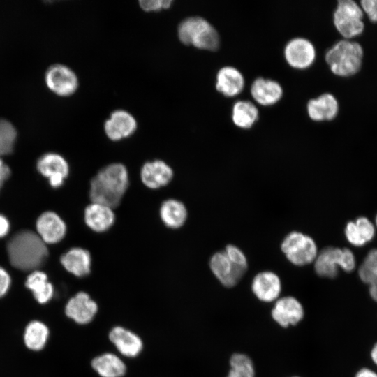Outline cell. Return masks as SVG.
<instances>
[{
  "mask_svg": "<svg viewBox=\"0 0 377 377\" xmlns=\"http://www.w3.org/2000/svg\"><path fill=\"white\" fill-rule=\"evenodd\" d=\"M129 186L126 167L121 163H110L102 168L90 181L89 198L114 208L117 207Z\"/></svg>",
  "mask_w": 377,
  "mask_h": 377,
  "instance_id": "6da1fadb",
  "label": "cell"
},
{
  "mask_svg": "<svg viewBox=\"0 0 377 377\" xmlns=\"http://www.w3.org/2000/svg\"><path fill=\"white\" fill-rule=\"evenodd\" d=\"M10 264L22 271H34L42 266L48 257L46 244L30 230L15 233L7 243Z\"/></svg>",
  "mask_w": 377,
  "mask_h": 377,
  "instance_id": "7a4b0ae2",
  "label": "cell"
},
{
  "mask_svg": "<svg viewBox=\"0 0 377 377\" xmlns=\"http://www.w3.org/2000/svg\"><path fill=\"white\" fill-rule=\"evenodd\" d=\"M177 35L183 44L201 50L214 51L220 44L217 31L207 20L199 16L184 19L179 24Z\"/></svg>",
  "mask_w": 377,
  "mask_h": 377,
  "instance_id": "3957f363",
  "label": "cell"
},
{
  "mask_svg": "<svg viewBox=\"0 0 377 377\" xmlns=\"http://www.w3.org/2000/svg\"><path fill=\"white\" fill-rule=\"evenodd\" d=\"M362 58L361 45L348 40H339L325 54V61L331 71L341 77H349L359 72Z\"/></svg>",
  "mask_w": 377,
  "mask_h": 377,
  "instance_id": "277c9868",
  "label": "cell"
},
{
  "mask_svg": "<svg viewBox=\"0 0 377 377\" xmlns=\"http://www.w3.org/2000/svg\"><path fill=\"white\" fill-rule=\"evenodd\" d=\"M313 263L316 273L326 278H334L339 267L345 272H351L355 267V256L346 248L327 246L318 251Z\"/></svg>",
  "mask_w": 377,
  "mask_h": 377,
  "instance_id": "5b68a950",
  "label": "cell"
},
{
  "mask_svg": "<svg viewBox=\"0 0 377 377\" xmlns=\"http://www.w3.org/2000/svg\"><path fill=\"white\" fill-rule=\"evenodd\" d=\"M281 249L288 261L297 266L313 263L318 253L314 239L298 231H293L285 237Z\"/></svg>",
  "mask_w": 377,
  "mask_h": 377,
  "instance_id": "8992f818",
  "label": "cell"
},
{
  "mask_svg": "<svg viewBox=\"0 0 377 377\" xmlns=\"http://www.w3.org/2000/svg\"><path fill=\"white\" fill-rule=\"evenodd\" d=\"M363 12L353 0H339L333 14V22L339 34L351 38L363 32Z\"/></svg>",
  "mask_w": 377,
  "mask_h": 377,
  "instance_id": "52a82bcc",
  "label": "cell"
},
{
  "mask_svg": "<svg viewBox=\"0 0 377 377\" xmlns=\"http://www.w3.org/2000/svg\"><path fill=\"white\" fill-rule=\"evenodd\" d=\"M47 87L54 94L67 97L73 95L78 89L79 80L70 67L62 64L50 66L45 73Z\"/></svg>",
  "mask_w": 377,
  "mask_h": 377,
  "instance_id": "ba28073f",
  "label": "cell"
},
{
  "mask_svg": "<svg viewBox=\"0 0 377 377\" xmlns=\"http://www.w3.org/2000/svg\"><path fill=\"white\" fill-rule=\"evenodd\" d=\"M36 168L43 177L48 179L54 188L61 186L69 173L67 161L61 155L54 152L42 155L37 161Z\"/></svg>",
  "mask_w": 377,
  "mask_h": 377,
  "instance_id": "9c48e42d",
  "label": "cell"
},
{
  "mask_svg": "<svg viewBox=\"0 0 377 377\" xmlns=\"http://www.w3.org/2000/svg\"><path fill=\"white\" fill-rule=\"evenodd\" d=\"M209 267L215 277L225 287L236 286L246 269L232 263L224 251L214 253L209 260Z\"/></svg>",
  "mask_w": 377,
  "mask_h": 377,
  "instance_id": "30bf717a",
  "label": "cell"
},
{
  "mask_svg": "<svg viewBox=\"0 0 377 377\" xmlns=\"http://www.w3.org/2000/svg\"><path fill=\"white\" fill-rule=\"evenodd\" d=\"M98 306L91 296L80 291L71 297L65 306V314L67 317L80 325L91 323L98 312Z\"/></svg>",
  "mask_w": 377,
  "mask_h": 377,
  "instance_id": "8fae6325",
  "label": "cell"
},
{
  "mask_svg": "<svg viewBox=\"0 0 377 377\" xmlns=\"http://www.w3.org/2000/svg\"><path fill=\"white\" fill-rule=\"evenodd\" d=\"M271 316L277 324L286 328L300 323L304 318V310L297 299L286 296L275 301Z\"/></svg>",
  "mask_w": 377,
  "mask_h": 377,
  "instance_id": "7c38bea8",
  "label": "cell"
},
{
  "mask_svg": "<svg viewBox=\"0 0 377 377\" xmlns=\"http://www.w3.org/2000/svg\"><path fill=\"white\" fill-rule=\"evenodd\" d=\"M137 127V121L129 112L117 110L106 119L103 129L110 140L119 141L132 135Z\"/></svg>",
  "mask_w": 377,
  "mask_h": 377,
  "instance_id": "4fadbf2b",
  "label": "cell"
},
{
  "mask_svg": "<svg viewBox=\"0 0 377 377\" xmlns=\"http://www.w3.org/2000/svg\"><path fill=\"white\" fill-rule=\"evenodd\" d=\"M284 56L288 64L295 68L309 67L315 60L316 50L313 45L304 38L290 40L284 49Z\"/></svg>",
  "mask_w": 377,
  "mask_h": 377,
  "instance_id": "5bb4252c",
  "label": "cell"
},
{
  "mask_svg": "<svg viewBox=\"0 0 377 377\" xmlns=\"http://www.w3.org/2000/svg\"><path fill=\"white\" fill-rule=\"evenodd\" d=\"M173 176L172 168L160 159L147 161L140 169L141 181L150 189H158L167 186L172 181Z\"/></svg>",
  "mask_w": 377,
  "mask_h": 377,
  "instance_id": "9a60e30c",
  "label": "cell"
},
{
  "mask_svg": "<svg viewBox=\"0 0 377 377\" xmlns=\"http://www.w3.org/2000/svg\"><path fill=\"white\" fill-rule=\"evenodd\" d=\"M108 337L122 356L133 358L138 356L142 350L143 342L140 336L124 327H112Z\"/></svg>",
  "mask_w": 377,
  "mask_h": 377,
  "instance_id": "2e32d148",
  "label": "cell"
},
{
  "mask_svg": "<svg viewBox=\"0 0 377 377\" xmlns=\"http://www.w3.org/2000/svg\"><path fill=\"white\" fill-rule=\"evenodd\" d=\"M37 234L45 243L53 244L61 241L66 234V225L54 212L43 213L36 221Z\"/></svg>",
  "mask_w": 377,
  "mask_h": 377,
  "instance_id": "e0dca14e",
  "label": "cell"
},
{
  "mask_svg": "<svg viewBox=\"0 0 377 377\" xmlns=\"http://www.w3.org/2000/svg\"><path fill=\"white\" fill-rule=\"evenodd\" d=\"M251 290L254 295L264 302H272L279 298L281 281L279 276L271 271L258 273L251 282Z\"/></svg>",
  "mask_w": 377,
  "mask_h": 377,
  "instance_id": "ac0fdd59",
  "label": "cell"
},
{
  "mask_svg": "<svg viewBox=\"0 0 377 377\" xmlns=\"http://www.w3.org/2000/svg\"><path fill=\"white\" fill-rule=\"evenodd\" d=\"M113 208L106 205L91 202L84 212V220L92 231L101 233L110 230L115 222Z\"/></svg>",
  "mask_w": 377,
  "mask_h": 377,
  "instance_id": "d6986e66",
  "label": "cell"
},
{
  "mask_svg": "<svg viewBox=\"0 0 377 377\" xmlns=\"http://www.w3.org/2000/svg\"><path fill=\"white\" fill-rule=\"evenodd\" d=\"M64 268L76 277L89 275L91 269V256L89 251L82 247H73L60 258Z\"/></svg>",
  "mask_w": 377,
  "mask_h": 377,
  "instance_id": "ffe728a7",
  "label": "cell"
},
{
  "mask_svg": "<svg viewBox=\"0 0 377 377\" xmlns=\"http://www.w3.org/2000/svg\"><path fill=\"white\" fill-rule=\"evenodd\" d=\"M251 94L257 103L268 106L281 98L283 89L280 84L274 80L258 77L251 85Z\"/></svg>",
  "mask_w": 377,
  "mask_h": 377,
  "instance_id": "44dd1931",
  "label": "cell"
},
{
  "mask_svg": "<svg viewBox=\"0 0 377 377\" xmlns=\"http://www.w3.org/2000/svg\"><path fill=\"white\" fill-rule=\"evenodd\" d=\"M338 110L339 105L337 99L329 93L311 99L307 104L309 117L316 121H330L334 119Z\"/></svg>",
  "mask_w": 377,
  "mask_h": 377,
  "instance_id": "7402d4cb",
  "label": "cell"
},
{
  "mask_svg": "<svg viewBox=\"0 0 377 377\" xmlns=\"http://www.w3.org/2000/svg\"><path fill=\"white\" fill-rule=\"evenodd\" d=\"M244 78L239 70L232 66L221 68L217 73L216 89L226 96H235L242 92Z\"/></svg>",
  "mask_w": 377,
  "mask_h": 377,
  "instance_id": "603a6c76",
  "label": "cell"
},
{
  "mask_svg": "<svg viewBox=\"0 0 377 377\" xmlns=\"http://www.w3.org/2000/svg\"><path fill=\"white\" fill-rule=\"evenodd\" d=\"M92 369L101 377H123L126 373L124 362L116 354L104 353L91 362Z\"/></svg>",
  "mask_w": 377,
  "mask_h": 377,
  "instance_id": "cb8c5ba5",
  "label": "cell"
},
{
  "mask_svg": "<svg viewBox=\"0 0 377 377\" xmlns=\"http://www.w3.org/2000/svg\"><path fill=\"white\" fill-rule=\"evenodd\" d=\"M159 216L166 227L178 229L184 225L188 217V211L182 202L170 198L161 203Z\"/></svg>",
  "mask_w": 377,
  "mask_h": 377,
  "instance_id": "d4e9b609",
  "label": "cell"
},
{
  "mask_svg": "<svg viewBox=\"0 0 377 377\" xmlns=\"http://www.w3.org/2000/svg\"><path fill=\"white\" fill-rule=\"evenodd\" d=\"M26 287L30 290L36 300L40 304L50 301L54 295V287L48 281L47 274L40 270H34L28 275Z\"/></svg>",
  "mask_w": 377,
  "mask_h": 377,
  "instance_id": "484cf974",
  "label": "cell"
},
{
  "mask_svg": "<svg viewBox=\"0 0 377 377\" xmlns=\"http://www.w3.org/2000/svg\"><path fill=\"white\" fill-rule=\"evenodd\" d=\"M49 334V329L45 324L39 320H33L25 327L24 333L25 346L31 350H40L46 345Z\"/></svg>",
  "mask_w": 377,
  "mask_h": 377,
  "instance_id": "4316f807",
  "label": "cell"
},
{
  "mask_svg": "<svg viewBox=\"0 0 377 377\" xmlns=\"http://www.w3.org/2000/svg\"><path fill=\"white\" fill-rule=\"evenodd\" d=\"M258 118V110L249 101H237L232 110L233 123L242 128H250Z\"/></svg>",
  "mask_w": 377,
  "mask_h": 377,
  "instance_id": "83f0119b",
  "label": "cell"
},
{
  "mask_svg": "<svg viewBox=\"0 0 377 377\" xmlns=\"http://www.w3.org/2000/svg\"><path fill=\"white\" fill-rule=\"evenodd\" d=\"M230 367L227 377H255L253 363L246 354H233L230 359Z\"/></svg>",
  "mask_w": 377,
  "mask_h": 377,
  "instance_id": "f1b7e54d",
  "label": "cell"
},
{
  "mask_svg": "<svg viewBox=\"0 0 377 377\" xmlns=\"http://www.w3.org/2000/svg\"><path fill=\"white\" fill-rule=\"evenodd\" d=\"M17 137V131L13 123L0 118V157L13 152Z\"/></svg>",
  "mask_w": 377,
  "mask_h": 377,
  "instance_id": "f546056e",
  "label": "cell"
},
{
  "mask_svg": "<svg viewBox=\"0 0 377 377\" xmlns=\"http://www.w3.org/2000/svg\"><path fill=\"white\" fill-rule=\"evenodd\" d=\"M360 279L369 285L377 280V249L371 250L359 268Z\"/></svg>",
  "mask_w": 377,
  "mask_h": 377,
  "instance_id": "4dcf8cb0",
  "label": "cell"
},
{
  "mask_svg": "<svg viewBox=\"0 0 377 377\" xmlns=\"http://www.w3.org/2000/svg\"><path fill=\"white\" fill-rule=\"evenodd\" d=\"M223 251L232 263L247 269L248 262L246 257L239 248L235 245L228 244Z\"/></svg>",
  "mask_w": 377,
  "mask_h": 377,
  "instance_id": "1f68e13d",
  "label": "cell"
},
{
  "mask_svg": "<svg viewBox=\"0 0 377 377\" xmlns=\"http://www.w3.org/2000/svg\"><path fill=\"white\" fill-rule=\"evenodd\" d=\"M359 233L367 242L371 241L375 234V228L373 223L366 217H359L355 221Z\"/></svg>",
  "mask_w": 377,
  "mask_h": 377,
  "instance_id": "d6a6232c",
  "label": "cell"
},
{
  "mask_svg": "<svg viewBox=\"0 0 377 377\" xmlns=\"http://www.w3.org/2000/svg\"><path fill=\"white\" fill-rule=\"evenodd\" d=\"M345 235L348 241L353 245L361 246L366 244V242L361 237L354 221L347 223L345 228Z\"/></svg>",
  "mask_w": 377,
  "mask_h": 377,
  "instance_id": "836d02e7",
  "label": "cell"
},
{
  "mask_svg": "<svg viewBox=\"0 0 377 377\" xmlns=\"http://www.w3.org/2000/svg\"><path fill=\"white\" fill-rule=\"evenodd\" d=\"M173 3L171 0L139 1L140 6L145 11H158L170 8Z\"/></svg>",
  "mask_w": 377,
  "mask_h": 377,
  "instance_id": "e575fe53",
  "label": "cell"
},
{
  "mask_svg": "<svg viewBox=\"0 0 377 377\" xmlns=\"http://www.w3.org/2000/svg\"><path fill=\"white\" fill-rule=\"evenodd\" d=\"M361 6L370 21L377 23V0H362Z\"/></svg>",
  "mask_w": 377,
  "mask_h": 377,
  "instance_id": "d590c367",
  "label": "cell"
},
{
  "mask_svg": "<svg viewBox=\"0 0 377 377\" xmlns=\"http://www.w3.org/2000/svg\"><path fill=\"white\" fill-rule=\"evenodd\" d=\"M11 284V278L8 272L0 266V298L8 291Z\"/></svg>",
  "mask_w": 377,
  "mask_h": 377,
  "instance_id": "8d00e7d4",
  "label": "cell"
},
{
  "mask_svg": "<svg viewBox=\"0 0 377 377\" xmlns=\"http://www.w3.org/2000/svg\"><path fill=\"white\" fill-rule=\"evenodd\" d=\"M11 173L9 166L0 157V189L4 182L8 179Z\"/></svg>",
  "mask_w": 377,
  "mask_h": 377,
  "instance_id": "74e56055",
  "label": "cell"
},
{
  "mask_svg": "<svg viewBox=\"0 0 377 377\" xmlns=\"http://www.w3.org/2000/svg\"><path fill=\"white\" fill-rule=\"evenodd\" d=\"M10 230V223L7 218L0 214V238L5 237Z\"/></svg>",
  "mask_w": 377,
  "mask_h": 377,
  "instance_id": "f35d334b",
  "label": "cell"
},
{
  "mask_svg": "<svg viewBox=\"0 0 377 377\" xmlns=\"http://www.w3.org/2000/svg\"><path fill=\"white\" fill-rule=\"evenodd\" d=\"M355 377H377V374L369 369L363 368L357 373Z\"/></svg>",
  "mask_w": 377,
  "mask_h": 377,
  "instance_id": "ab89813d",
  "label": "cell"
},
{
  "mask_svg": "<svg viewBox=\"0 0 377 377\" xmlns=\"http://www.w3.org/2000/svg\"><path fill=\"white\" fill-rule=\"evenodd\" d=\"M369 294L371 298L377 302V280L369 284Z\"/></svg>",
  "mask_w": 377,
  "mask_h": 377,
  "instance_id": "60d3db41",
  "label": "cell"
},
{
  "mask_svg": "<svg viewBox=\"0 0 377 377\" xmlns=\"http://www.w3.org/2000/svg\"><path fill=\"white\" fill-rule=\"evenodd\" d=\"M371 357L374 362L377 365V343L374 345L371 351Z\"/></svg>",
  "mask_w": 377,
  "mask_h": 377,
  "instance_id": "b9f144b4",
  "label": "cell"
},
{
  "mask_svg": "<svg viewBox=\"0 0 377 377\" xmlns=\"http://www.w3.org/2000/svg\"><path fill=\"white\" fill-rule=\"evenodd\" d=\"M376 226H377V216L376 217Z\"/></svg>",
  "mask_w": 377,
  "mask_h": 377,
  "instance_id": "7bdbcfd3",
  "label": "cell"
},
{
  "mask_svg": "<svg viewBox=\"0 0 377 377\" xmlns=\"http://www.w3.org/2000/svg\"><path fill=\"white\" fill-rule=\"evenodd\" d=\"M294 377H298V376H294Z\"/></svg>",
  "mask_w": 377,
  "mask_h": 377,
  "instance_id": "ee69618b",
  "label": "cell"
}]
</instances>
